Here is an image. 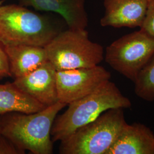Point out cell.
<instances>
[{"instance_id": "obj_15", "label": "cell", "mask_w": 154, "mask_h": 154, "mask_svg": "<svg viewBox=\"0 0 154 154\" xmlns=\"http://www.w3.org/2000/svg\"><path fill=\"white\" fill-rule=\"evenodd\" d=\"M140 30L154 38V0H150Z\"/></svg>"}, {"instance_id": "obj_5", "label": "cell", "mask_w": 154, "mask_h": 154, "mask_svg": "<svg viewBox=\"0 0 154 154\" xmlns=\"http://www.w3.org/2000/svg\"><path fill=\"white\" fill-rule=\"evenodd\" d=\"M45 48L57 71L92 67L104 58L103 46L91 41L86 29L61 31Z\"/></svg>"}, {"instance_id": "obj_10", "label": "cell", "mask_w": 154, "mask_h": 154, "mask_svg": "<svg viewBox=\"0 0 154 154\" xmlns=\"http://www.w3.org/2000/svg\"><path fill=\"white\" fill-rule=\"evenodd\" d=\"M18 4L32 7L39 11L55 13L60 15L68 28L86 29L88 16L85 8L86 0H17Z\"/></svg>"}, {"instance_id": "obj_1", "label": "cell", "mask_w": 154, "mask_h": 154, "mask_svg": "<svg viewBox=\"0 0 154 154\" xmlns=\"http://www.w3.org/2000/svg\"><path fill=\"white\" fill-rule=\"evenodd\" d=\"M66 106L58 102L34 113L11 112L0 116V133L25 152L52 154L51 128L58 113Z\"/></svg>"}, {"instance_id": "obj_4", "label": "cell", "mask_w": 154, "mask_h": 154, "mask_svg": "<svg viewBox=\"0 0 154 154\" xmlns=\"http://www.w3.org/2000/svg\"><path fill=\"white\" fill-rule=\"evenodd\" d=\"M127 124L122 108L106 111L61 140V154H106Z\"/></svg>"}, {"instance_id": "obj_14", "label": "cell", "mask_w": 154, "mask_h": 154, "mask_svg": "<svg viewBox=\"0 0 154 154\" xmlns=\"http://www.w3.org/2000/svg\"><path fill=\"white\" fill-rule=\"evenodd\" d=\"M135 93L148 102L154 100V55L139 73L134 82Z\"/></svg>"}, {"instance_id": "obj_6", "label": "cell", "mask_w": 154, "mask_h": 154, "mask_svg": "<svg viewBox=\"0 0 154 154\" xmlns=\"http://www.w3.org/2000/svg\"><path fill=\"white\" fill-rule=\"evenodd\" d=\"M154 55V38L140 30L121 37L106 48L105 59L116 72L135 82Z\"/></svg>"}, {"instance_id": "obj_3", "label": "cell", "mask_w": 154, "mask_h": 154, "mask_svg": "<svg viewBox=\"0 0 154 154\" xmlns=\"http://www.w3.org/2000/svg\"><path fill=\"white\" fill-rule=\"evenodd\" d=\"M130 100L110 80L91 93L69 104L62 115L56 117L51 131L52 141H61L79 127L93 121L107 110L130 108Z\"/></svg>"}, {"instance_id": "obj_7", "label": "cell", "mask_w": 154, "mask_h": 154, "mask_svg": "<svg viewBox=\"0 0 154 154\" xmlns=\"http://www.w3.org/2000/svg\"><path fill=\"white\" fill-rule=\"evenodd\" d=\"M110 78V72L99 65L57 71L58 101L69 105L91 93Z\"/></svg>"}, {"instance_id": "obj_11", "label": "cell", "mask_w": 154, "mask_h": 154, "mask_svg": "<svg viewBox=\"0 0 154 154\" xmlns=\"http://www.w3.org/2000/svg\"><path fill=\"white\" fill-rule=\"evenodd\" d=\"M106 154H154V134L142 123H127Z\"/></svg>"}, {"instance_id": "obj_8", "label": "cell", "mask_w": 154, "mask_h": 154, "mask_svg": "<svg viewBox=\"0 0 154 154\" xmlns=\"http://www.w3.org/2000/svg\"><path fill=\"white\" fill-rule=\"evenodd\" d=\"M17 86L45 107L59 102L57 88V70L48 61L28 74L15 78Z\"/></svg>"}, {"instance_id": "obj_16", "label": "cell", "mask_w": 154, "mask_h": 154, "mask_svg": "<svg viewBox=\"0 0 154 154\" xmlns=\"http://www.w3.org/2000/svg\"><path fill=\"white\" fill-rule=\"evenodd\" d=\"M25 152L18 148L8 138L0 133V154H24Z\"/></svg>"}, {"instance_id": "obj_9", "label": "cell", "mask_w": 154, "mask_h": 154, "mask_svg": "<svg viewBox=\"0 0 154 154\" xmlns=\"http://www.w3.org/2000/svg\"><path fill=\"white\" fill-rule=\"evenodd\" d=\"M150 0H104L103 27L134 28L142 26Z\"/></svg>"}, {"instance_id": "obj_13", "label": "cell", "mask_w": 154, "mask_h": 154, "mask_svg": "<svg viewBox=\"0 0 154 154\" xmlns=\"http://www.w3.org/2000/svg\"><path fill=\"white\" fill-rule=\"evenodd\" d=\"M45 107L23 92L14 83L0 84V116L11 112L34 113Z\"/></svg>"}, {"instance_id": "obj_18", "label": "cell", "mask_w": 154, "mask_h": 154, "mask_svg": "<svg viewBox=\"0 0 154 154\" xmlns=\"http://www.w3.org/2000/svg\"><path fill=\"white\" fill-rule=\"evenodd\" d=\"M3 2H4V1H0V6L2 5Z\"/></svg>"}, {"instance_id": "obj_12", "label": "cell", "mask_w": 154, "mask_h": 154, "mask_svg": "<svg viewBox=\"0 0 154 154\" xmlns=\"http://www.w3.org/2000/svg\"><path fill=\"white\" fill-rule=\"evenodd\" d=\"M4 48L11 77L14 79L28 74L48 61L45 47L21 45Z\"/></svg>"}, {"instance_id": "obj_2", "label": "cell", "mask_w": 154, "mask_h": 154, "mask_svg": "<svg viewBox=\"0 0 154 154\" xmlns=\"http://www.w3.org/2000/svg\"><path fill=\"white\" fill-rule=\"evenodd\" d=\"M61 32L52 17L20 4L0 6V43L4 47L21 45L45 47Z\"/></svg>"}, {"instance_id": "obj_17", "label": "cell", "mask_w": 154, "mask_h": 154, "mask_svg": "<svg viewBox=\"0 0 154 154\" xmlns=\"http://www.w3.org/2000/svg\"><path fill=\"white\" fill-rule=\"evenodd\" d=\"M11 77L9 63L4 46L0 43V80Z\"/></svg>"}]
</instances>
